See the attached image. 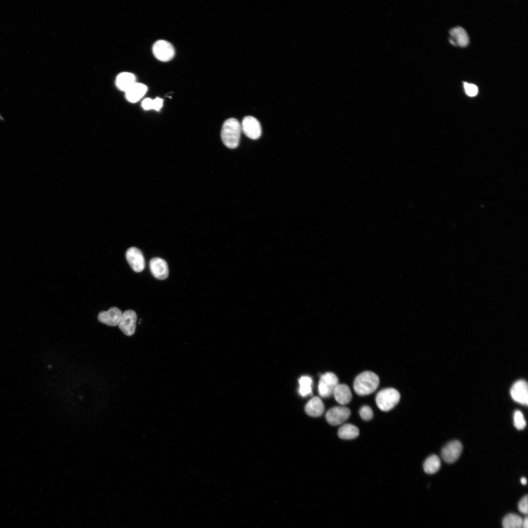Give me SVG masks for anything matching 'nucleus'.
<instances>
[{"mask_svg": "<svg viewBox=\"0 0 528 528\" xmlns=\"http://www.w3.org/2000/svg\"><path fill=\"white\" fill-rule=\"evenodd\" d=\"M136 82V79L135 75L127 72L120 74L116 81L118 88L125 92Z\"/></svg>", "mask_w": 528, "mask_h": 528, "instance_id": "obj_18", "label": "nucleus"}, {"mask_svg": "<svg viewBox=\"0 0 528 528\" xmlns=\"http://www.w3.org/2000/svg\"><path fill=\"white\" fill-rule=\"evenodd\" d=\"M339 384L338 377L332 372H327L321 376L319 383V393L324 398L333 395L334 391Z\"/></svg>", "mask_w": 528, "mask_h": 528, "instance_id": "obj_4", "label": "nucleus"}, {"mask_svg": "<svg viewBox=\"0 0 528 528\" xmlns=\"http://www.w3.org/2000/svg\"><path fill=\"white\" fill-rule=\"evenodd\" d=\"M380 382V378L376 374L371 371H365L355 378L353 387L358 395H368L377 389Z\"/></svg>", "mask_w": 528, "mask_h": 528, "instance_id": "obj_1", "label": "nucleus"}, {"mask_svg": "<svg viewBox=\"0 0 528 528\" xmlns=\"http://www.w3.org/2000/svg\"><path fill=\"white\" fill-rule=\"evenodd\" d=\"M150 269L153 276L159 280H164L169 275L166 262L160 258H154L150 262Z\"/></svg>", "mask_w": 528, "mask_h": 528, "instance_id": "obj_12", "label": "nucleus"}, {"mask_svg": "<svg viewBox=\"0 0 528 528\" xmlns=\"http://www.w3.org/2000/svg\"><path fill=\"white\" fill-rule=\"evenodd\" d=\"M441 467V460L436 455L429 456L424 464V469L426 473L434 474L437 472Z\"/></svg>", "mask_w": 528, "mask_h": 528, "instance_id": "obj_20", "label": "nucleus"}, {"mask_svg": "<svg viewBox=\"0 0 528 528\" xmlns=\"http://www.w3.org/2000/svg\"><path fill=\"white\" fill-rule=\"evenodd\" d=\"M142 107L144 110H149L153 108V100L147 98L142 103Z\"/></svg>", "mask_w": 528, "mask_h": 528, "instance_id": "obj_27", "label": "nucleus"}, {"mask_svg": "<svg viewBox=\"0 0 528 528\" xmlns=\"http://www.w3.org/2000/svg\"><path fill=\"white\" fill-rule=\"evenodd\" d=\"M122 313L117 307H112L108 311H102L98 315L100 322L110 326H116L121 319Z\"/></svg>", "mask_w": 528, "mask_h": 528, "instance_id": "obj_13", "label": "nucleus"}, {"mask_svg": "<svg viewBox=\"0 0 528 528\" xmlns=\"http://www.w3.org/2000/svg\"><path fill=\"white\" fill-rule=\"evenodd\" d=\"M514 426L518 430H522L526 426V422L520 411L517 410L514 414Z\"/></svg>", "mask_w": 528, "mask_h": 528, "instance_id": "obj_23", "label": "nucleus"}, {"mask_svg": "<svg viewBox=\"0 0 528 528\" xmlns=\"http://www.w3.org/2000/svg\"><path fill=\"white\" fill-rule=\"evenodd\" d=\"M153 52L157 59L162 62L171 61L175 56V49L167 41L160 40L153 45Z\"/></svg>", "mask_w": 528, "mask_h": 528, "instance_id": "obj_5", "label": "nucleus"}, {"mask_svg": "<svg viewBox=\"0 0 528 528\" xmlns=\"http://www.w3.org/2000/svg\"><path fill=\"white\" fill-rule=\"evenodd\" d=\"M522 528H528V519L527 517H526L523 520Z\"/></svg>", "mask_w": 528, "mask_h": 528, "instance_id": "obj_29", "label": "nucleus"}, {"mask_svg": "<svg viewBox=\"0 0 528 528\" xmlns=\"http://www.w3.org/2000/svg\"><path fill=\"white\" fill-rule=\"evenodd\" d=\"M464 87L466 94L469 97H473L478 94V87L473 84L464 82Z\"/></svg>", "mask_w": 528, "mask_h": 528, "instance_id": "obj_25", "label": "nucleus"}, {"mask_svg": "<svg viewBox=\"0 0 528 528\" xmlns=\"http://www.w3.org/2000/svg\"><path fill=\"white\" fill-rule=\"evenodd\" d=\"M510 393L514 401L523 405H528V390L526 381L519 380L515 382L512 386Z\"/></svg>", "mask_w": 528, "mask_h": 528, "instance_id": "obj_11", "label": "nucleus"}, {"mask_svg": "<svg viewBox=\"0 0 528 528\" xmlns=\"http://www.w3.org/2000/svg\"><path fill=\"white\" fill-rule=\"evenodd\" d=\"M312 380L309 376H303L299 380V393L303 397H306L312 393Z\"/></svg>", "mask_w": 528, "mask_h": 528, "instance_id": "obj_22", "label": "nucleus"}, {"mask_svg": "<svg viewBox=\"0 0 528 528\" xmlns=\"http://www.w3.org/2000/svg\"><path fill=\"white\" fill-rule=\"evenodd\" d=\"M137 315L132 310H128L122 313L119 324L120 330L127 336H132L135 332Z\"/></svg>", "mask_w": 528, "mask_h": 528, "instance_id": "obj_6", "label": "nucleus"}, {"mask_svg": "<svg viewBox=\"0 0 528 528\" xmlns=\"http://www.w3.org/2000/svg\"><path fill=\"white\" fill-rule=\"evenodd\" d=\"M333 395L336 401L343 406L349 404L352 399L351 389L345 384H339L336 387Z\"/></svg>", "mask_w": 528, "mask_h": 528, "instance_id": "obj_15", "label": "nucleus"}, {"mask_svg": "<svg viewBox=\"0 0 528 528\" xmlns=\"http://www.w3.org/2000/svg\"><path fill=\"white\" fill-rule=\"evenodd\" d=\"M523 519L519 515L509 513L503 519L502 526L503 528H522Z\"/></svg>", "mask_w": 528, "mask_h": 528, "instance_id": "obj_21", "label": "nucleus"}, {"mask_svg": "<svg viewBox=\"0 0 528 528\" xmlns=\"http://www.w3.org/2000/svg\"><path fill=\"white\" fill-rule=\"evenodd\" d=\"M401 399L399 392L395 388H388L379 392L376 397V404L383 411H389L393 409Z\"/></svg>", "mask_w": 528, "mask_h": 528, "instance_id": "obj_3", "label": "nucleus"}, {"mask_svg": "<svg viewBox=\"0 0 528 528\" xmlns=\"http://www.w3.org/2000/svg\"><path fill=\"white\" fill-rule=\"evenodd\" d=\"M325 405L321 398L315 397L312 399L305 406L306 413L313 417L321 416L324 412Z\"/></svg>", "mask_w": 528, "mask_h": 528, "instance_id": "obj_17", "label": "nucleus"}, {"mask_svg": "<svg viewBox=\"0 0 528 528\" xmlns=\"http://www.w3.org/2000/svg\"><path fill=\"white\" fill-rule=\"evenodd\" d=\"M360 434L359 428L352 424H345L341 427L338 431L339 437L344 440H352L357 438Z\"/></svg>", "mask_w": 528, "mask_h": 528, "instance_id": "obj_19", "label": "nucleus"}, {"mask_svg": "<svg viewBox=\"0 0 528 528\" xmlns=\"http://www.w3.org/2000/svg\"><path fill=\"white\" fill-rule=\"evenodd\" d=\"M519 510L522 513H528V495L524 496L519 501L518 505Z\"/></svg>", "mask_w": 528, "mask_h": 528, "instance_id": "obj_26", "label": "nucleus"}, {"mask_svg": "<svg viewBox=\"0 0 528 528\" xmlns=\"http://www.w3.org/2000/svg\"><path fill=\"white\" fill-rule=\"evenodd\" d=\"M147 91L145 85L136 82L125 92L126 99L131 102H136L145 95Z\"/></svg>", "mask_w": 528, "mask_h": 528, "instance_id": "obj_16", "label": "nucleus"}, {"mask_svg": "<svg viewBox=\"0 0 528 528\" xmlns=\"http://www.w3.org/2000/svg\"><path fill=\"white\" fill-rule=\"evenodd\" d=\"M360 415L365 421H369L373 417V412L371 408L367 406H363L360 410Z\"/></svg>", "mask_w": 528, "mask_h": 528, "instance_id": "obj_24", "label": "nucleus"}, {"mask_svg": "<svg viewBox=\"0 0 528 528\" xmlns=\"http://www.w3.org/2000/svg\"><path fill=\"white\" fill-rule=\"evenodd\" d=\"M126 259L132 269L137 273L142 272L145 268V259L143 253L135 247L129 248L126 253Z\"/></svg>", "mask_w": 528, "mask_h": 528, "instance_id": "obj_9", "label": "nucleus"}, {"mask_svg": "<svg viewBox=\"0 0 528 528\" xmlns=\"http://www.w3.org/2000/svg\"><path fill=\"white\" fill-rule=\"evenodd\" d=\"M241 130V125L237 120L230 118L225 121L221 131V138L224 144L230 149L237 148Z\"/></svg>", "mask_w": 528, "mask_h": 528, "instance_id": "obj_2", "label": "nucleus"}, {"mask_svg": "<svg viewBox=\"0 0 528 528\" xmlns=\"http://www.w3.org/2000/svg\"><path fill=\"white\" fill-rule=\"evenodd\" d=\"M351 410L345 406H337L330 409L326 414V419L331 425H340L347 421L351 415Z\"/></svg>", "mask_w": 528, "mask_h": 528, "instance_id": "obj_7", "label": "nucleus"}, {"mask_svg": "<svg viewBox=\"0 0 528 528\" xmlns=\"http://www.w3.org/2000/svg\"><path fill=\"white\" fill-rule=\"evenodd\" d=\"M241 128L245 135L252 140H257L261 136V124L259 122L253 117H244L242 122Z\"/></svg>", "mask_w": 528, "mask_h": 528, "instance_id": "obj_8", "label": "nucleus"}, {"mask_svg": "<svg viewBox=\"0 0 528 528\" xmlns=\"http://www.w3.org/2000/svg\"><path fill=\"white\" fill-rule=\"evenodd\" d=\"M163 105V100L159 98H157L155 100H153V109L159 111L162 108Z\"/></svg>", "mask_w": 528, "mask_h": 528, "instance_id": "obj_28", "label": "nucleus"}, {"mask_svg": "<svg viewBox=\"0 0 528 528\" xmlns=\"http://www.w3.org/2000/svg\"><path fill=\"white\" fill-rule=\"evenodd\" d=\"M521 483L522 485H525L527 484V480L525 477H522L521 479Z\"/></svg>", "mask_w": 528, "mask_h": 528, "instance_id": "obj_30", "label": "nucleus"}, {"mask_svg": "<svg viewBox=\"0 0 528 528\" xmlns=\"http://www.w3.org/2000/svg\"><path fill=\"white\" fill-rule=\"evenodd\" d=\"M463 450L462 444L458 441L448 443L442 449L441 456L447 463H453L459 458Z\"/></svg>", "mask_w": 528, "mask_h": 528, "instance_id": "obj_10", "label": "nucleus"}, {"mask_svg": "<svg viewBox=\"0 0 528 528\" xmlns=\"http://www.w3.org/2000/svg\"><path fill=\"white\" fill-rule=\"evenodd\" d=\"M449 34L452 37L449 42L453 45H457L461 47H466L469 43V38L467 32L463 28L457 27L452 29Z\"/></svg>", "mask_w": 528, "mask_h": 528, "instance_id": "obj_14", "label": "nucleus"}]
</instances>
